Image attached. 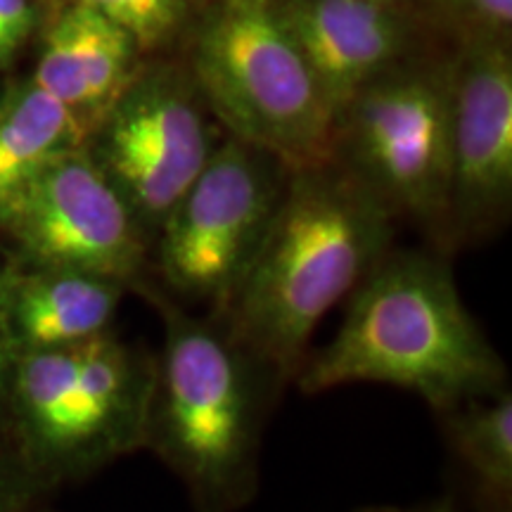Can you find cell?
<instances>
[{
  "mask_svg": "<svg viewBox=\"0 0 512 512\" xmlns=\"http://www.w3.org/2000/svg\"><path fill=\"white\" fill-rule=\"evenodd\" d=\"M394 219L335 157L292 169L264 245L214 318L275 382H294L325 313L389 252Z\"/></svg>",
  "mask_w": 512,
  "mask_h": 512,
  "instance_id": "1",
  "label": "cell"
},
{
  "mask_svg": "<svg viewBox=\"0 0 512 512\" xmlns=\"http://www.w3.org/2000/svg\"><path fill=\"white\" fill-rule=\"evenodd\" d=\"M304 394L356 382L392 384L437 413L508 389V368L460 297L439 249L387 252L356 285L337 335L306 356Z\"/></svg>",
  "mask_w": 512,
  "mask_h": 512,
  "instance_id": "2",
  "label": "cell"
},
{
  "mask_svg": "<svg viewBox=\"0 0 512 512\" xmlns=\"http://www.w3.org/2000/svg\"><path fill=\"white\" fill-rule=\"evenodd\" d=\"M136 292L164 325L145 448L181 479L192 510L240 512L259 491L261 427L278 382L214 316L185 311L150 278Z\"/></svg>",
  "mask_w": 512,
  "mask_h": 512,
  "instance_id": "3",
  "label": "cell"
},
{
  "mask_svg": "<svg viewBox=\"0 0 512 512\" xmlns=\"http://www.w3.org/2000/svg\"><path fill=\"white\" fill-rule=\"evenodd\" d=\"M152 387L155 356L112 330L69 347L19 351L0 432L50 494L145 448Z\"/></svg>",
  "mask_w": 512,
  "mask_h": 512,
  "instance_id": "4",
  "label": "cell"
},
{
  "mask_svg": "<svg viewBox=\"0 0 512 512\" xmlns=\"http://www.w3.org/2000/svg\"><path fill=\"white\" fill-rule=\"evenodd\" d=\"M188 72L233 138L290 169L332 159L335 110L275 0H216L195 34Z\"/></svg>",
  "mask_w": 512,
  "mask_h": 512,
  "instance_id": "5",
  "label": "cell"
},
{
  "mask_svg": "<svg viewBox=\"0 0 512 512\" xmlns=\"http://www.w3.org/2000/svg\"><path fill=\"white\" fill-rule=\"evenodd\" d=\"M451 67L396 64L358 91L337 114V159L380 197L448 245L451 188Z\"/></svg>",
  "mask_w": 512,
  "mask_h": 512,
  "instance_id": "6",
  "label": "cell"
},
{
  "mask_svg": "<svg viewBox=\"0 0 512 512\" xmlns=\"http://www.w3.org/2000/svg\"><path fill=\"white\" fill-rule=\"evenodd\" d=\"M290 171L233 136L219 143L152 238L150 271L162 290L219 316L264 245Z\"/></svg>",
  "mask_w": 512,
  "mask_h": 512,
  "instance_id": "7",
  "label": "cell"
},
{
  "mask_svg": "<svg viewBox=\"0 0 512 512\" xmlns=\"http://www.w3.org/2000/svg\"><path fill=\"white\" fill-rule=\"evenodd\" d=\"M207 112L190 72L157 64L133 74L83 140L150 238L219 147Z\"/></svg>",
  "mask_w": 512,
  "mask_h": 512,
  "instance_id": "8",
  "label": "cell"
},
{
  "mask_svg": "<svg viewBox=\"0 0 512 512\" xmlns=\"http://www.w3.org/2000/svg\"><path fill=\"white\" fill-rule=\"evenodd\" d=\"M19 266L67 268L119 280H147L152 238L86 145L43 166L0 226Z\"/></svg>",
  "mask_w": 512,
  "mask_h": 512,
  "instance_id": "9",
  "label": "cell"
},
{
  "mask_svg": "<svg viewBox=\"0 0 512 512\" xmlns=\"http://www.w3.org/2000/svg\"><path fill=\"white\" fill-rule=\"evenodd\" d=\"M451 188L448 245L458 249L505 223L512 202V62L479 34L451 64Z\"/></svg>",
  "mask_w": 512,
  "mask_h": 512,
  "instance_id": "10",
  "label": "cell"
},
{
  "mask_svg": "<svg viewBox=\"0 0 512 512\" xmlns=\"http://www.w3.org/2000/svg\"><path fill=\"white\" fill-rule=\"evenodd\" d=\"M335 117L411 46L408 8L384 0H275Z\"/></svg>",
  "mask_w": 512,
  "mask_h": 512,
  "instance_id": "11",
  "label": "cell"
},
{
  "mask_svg": "<svg viewBox=\"0 0 512 512\" xmlns=\"http://www.w3.org/2000/svg\"><path fill=\"white\" fill-rule=\"evenodd\" d=\"M128 285L67 268L19 266L10 259L8 311L17 349H55L112 330Z\"/></svg>",
  "mask_w": 512,
  "mask_h": 512,
  "instance_id": "12",
  "label": "cell"
},
{
  "mask_svg": "<svg viewBox=\"0 0 512 512\" xmlns=\"http://www.w3.org/2000/svg\"><path fill=\"white\" fill-rule=\"evenodd\" d=\"M83 140L79 117L34 79L0 88V226L38 171Z\"/></svg>",
  "mask_w": 512,
  "mask_h": 512,
  "instance_id": "13",
  "label": "cell"
},
{
  "mask_svg": "<svg viewBox=\"0 0 512 512\" xmlns=\"http://www.w3.org/2000/svg\"><path fill=\"white\" fill-rule=\"evenodd\" d=\"M446 439L482 496H512V394L482 396L439 413Z\"/></svg>",
  "mask_w": 512,
  "mask_h": 512,
  "instance_id": "14",
  "label": "cell"
},
{
  "mask_svg": "<svg viewBox=\"0 0 512 512\" xmlns=\"http://www.w3.org/2000/svg\"><path fill=\"white\" fill-rule=\"evenodd\" d=\"M133 38L138 50L157 48L183 22L188 0H81Z\"/></svg>",
  "mask_w": 512,
  "mask_h": 512,
  "instance_id": "15",
  "label": "cell"
},
{
  "mask_svg": "<svg viewBox=\"0 0 512 512\" xmlns=\"http://www.w3.org/2000/svg\"><path fill=\"white\" fill-rule=\"evenodd\" d=\"M48 491L31 477L22 460L0 432V512H29Z\"/></svg>",
  "mask_w": 512,
  "mask_h": 512,
  "instance_id": "16",
  "label": "cell"
},
{
  "mask_svg": "<svg viewBox=\"0 0 512 512\" xmlns=\"http://www.w3.org/2000/svg\"><path fill=\"white\" fill-rule=\"evenodd\" d=\"M36 24L31 0H0V67H5Z\"/></svg>",
  "mask_w": 512,
  "mask_h": 512,
  "instance_id": "17",
  "label": "cell"
},
{
  "mask_svg": "<svg viewBox=\"0 0 512 512\" xmlns=\"http://www.w3.org/2000/svg\"><path fill=\"white\" fill-rule=\"evenodd\" d=\"M8 287H10V256L0 252V413H3L5 389L19 354L15 335L10 328V311H8Z\"/></svg>",
  "mask_w": 512,
  "mask_h": 512,
  "instance_id": "18",
  "label": "cell"
},
{
  "mask_svg": "<svg viewBox=\"0 0 512 512\" xmlns=\"http://www.w3.org/2000/svg\"><path fill=\"white\" fill-rule=\"evenodd\" d=\"M458 15L477 24L482 34L498 36L512 22V0H446Z\"/></svg>",
  "mask_w": 512,
  "mask_h": 512,
  "instance_id": "19",
  "label": "cell"
},
{
  "mask_svg": "<svg viewBox=\"0 0 512 512\" xmlns=\"http://www.w3.org/2000/svg\"><path fill=\"white\" fill-rule=\"evenodd\" d=\"M479 512H512L510 496H482L477 494Z\"/></svg>",
  "mask_w": 512,
  "mask_h": 512,
  "instance_id": "20",
  "label": "cell"
},
{
  "mask_svg": "<svg viewBox=\"0 0 512 512\" xmlns=\"http://www.w3.org/2000/svg\"><path fill=\"white\" fill-rule=\"evenodd\" d=\"M382 512H458L453 501H439L432 505H425V508H415V510H382Z\"/></svg>",
  "mask_w": 512,
  "mask_h": 512,
  "instance_id": "21",
  "label": "cell"
},
{
  "mask_svg": "<svg viewBox=\"0 0 512 512\" xmlns=\"http://www.w3.org/2000/svg\"><path fill=\"white\" fill-rule=\"evenodd\" d=\"M384 3H392V5H401V8H408V3H411V0H384Z\"/></svg>",
  "mask_w": 512,
  "mask_h": 512,
  "instance_id": "22",
  "label": "cell"
},
{
  "mask_svg": "<svg viewBox=\"0 0 512 512\" xmlns=\"http://www.w3.org/2000/svg\"><path fill=\"white\" fill-rule=\"evenodd\" d=\"M29 512H48V510H41V508H38V505H36V508H31Z\"/></svg>",
  "mask_w": 512,
  "mask_h": 512,
  "instance_id": "23",
  "label": "cell"
}]
</instances>
